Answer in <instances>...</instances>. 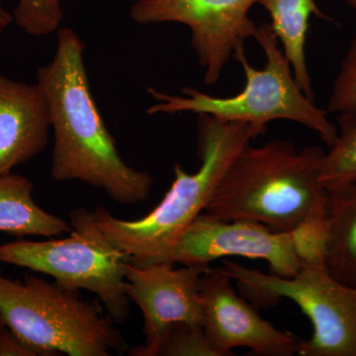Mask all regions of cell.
I'll return each instance as SVG.
<instances>
[{"instance_id":"cell-1","label":"cell","mask_w":356,"mask_h":356,"mask_svg":"<svg viewBox=\"0 0 356 356\" xmlns=\"http://www.w3.org/2000/svg\"><path fill=\"white\" fill-rule=\"evenodd\" d=\"M83 51L81 37L63 28L55 55L37 72L54 134L51 177L90 185L116 203L145 202L151 196L153 178L121 158L91 93Z\"/></svg>"},{"instance_id":"cell-2","label":"cell","mask_w":356,"mask_h":356,"mask_svg":"<svg viewBox=\"0 0 356 356\" xmlns=\"http://www.w3.org/2000/svg\"><path fill=\"white\" fill-rule=\"evenodd\" d=\"M324 154L320 147L298 151L284 140L248 145L202 214L222 221L250 220L278 232L325 224L329 192L318 179Z\"/></svg>"},{"instance_id":"cell-3","label":"cell","mask_w":356,"mask_h":356,"mask_svg":"<svg viewBox=\"0 0 356 356\" xmlns=\"http://www.w3.org/2000/svg\"><path fill=\"white\" fill-rule=\"evenodd\" d=\"M197 129L200 168L195 173H187L177 163L170 191L147 216L128 221L113 216L102 206L93 210L102 233L135 266L165 261L187 227L207 207L234 159L259 137L250 124L222 122L206 114L198 115Z\"/></svg>"},{"instance_id":"cell-4","label":"cell","mask_w":356,"mask_h":356,"mask_svg":"<svg viewBox=\"0 0 356 356\" xmlns=\"http://www.w3.org/2000/svg\"><path fill=\"white\" fill-rule=\"evenodd\" d=\"M254 39L266 54V67L255 69L248 63L245 48L236 51L233 58L242 65L245 76V86L238 95L218 97L193 88H182L181 95H170L149 88L147 92L154 102L147 113L210 115L222 122L250 124L259 136L266 132L270 122H296L317 133L327 147L332 146L337 126L330 120L327 110L318 108L300 88L270 24L257 25Z\"/></svg>"},{"instance_id":"cell-5","label":"cell","mask_w":356,"mask_h":356,"mask_svg":"<svg viewBox=\"0 0 356 356\" xmlns=\"http://www.w3.org/2000/svg\"><path fill=\"white\" fill-rule=\"evenodd\" d=\"M0 320L38 356H109L127 343L97 300L37 276L23 281L0 274Z\"/></svg>"},{"instance_id":"cell-6","label":"cell","mask_w":356,"mask_h":356,"mask_svg":"<svg viewBox=\"0 0 356 356\" xmlns=\"http://www.w3.org/2000/svg\"><path fill=\"white\" fill-rule=\"evenodd\" d=\"M69 238L0 245V262L46 274L70 290H88L102 302L115 324L130 315L126 293L127 255L115 248L96 224L93 211L70 213Z\"/></svg>"},{"instance_id":"cell-7","label":"cell","mask_w":356,"mask_h":356,"mask_svg":"<svg viewBox=\"0 0 356 356\" xmlns=\"http://www.w3.org/2000/svg\"><path fill=\"white\" fill-rule=\"evenodd\" d=\"M222 270L241 295L257 308L294 302L311 321L313 334L302 341L301 356H356V288L337 280L325 257L307 261L292 277H281L224 259Z\"/></svg>"},{"instance_id":"cell-8","label":"cell","mask_w":356,"mask_h":356,"mask_svg":"<svg viewBox=\"0 0 356 356\" xmlns=\"http://www.w3.org/2000/svg\"><path fill=\"white\" fill-rule=\"evenodd\" d=\"M325 222L278 232L250 220L222 221L200 214L187 227L163 264L209 266L229 257L264 259L270 273L292 277L309 259L325 257Z\"/></svg>"},{"instance_id":"cell-9","label":"cell","mask_w":356,"mask_h":356,"mask_svg":"<svg viewBox=\"0 0 356 356\" xmlns=\"http://www.w3.org/2000/svg\"><path fill=\"white\" fill-rule=\"evenodd\" d=\"M257 0H140L131 7L138 24L179 23L189 28L191 46L204 70V83L214 86L236 51L254 38L257 25L248 16Z\"/></svg>"},{"instance_id":"cell-10","label":"cell","mask_w":356,"mask_h":356,"mask_svg":"<svg viewBox=\"0 0 356 356\" xmlns=\"http://www.w3.org/2000/svg\"><path fill=\"white\" fill-rule=\"evenodd\" d=\"M200 298L204 332L217 356L231 355L236 348L262 356L298 355L302 339L261 318L257 307L236 292L233 280L222 267L204 271Z\"/></svg>"},{"instance_id":"cell-11","label":"cell","mask_w":356,"mask_h":356,"mask_svg":"<svg viewBox=\"0 0 356 356\" xmlns=\"http://www.w3.org/2000/svg\"><path fill=\"white\" fill-rule=\"evenodd\" d=\"M204 266L156 264L138 266L126 264V293L144 318L146 341L151 346L175 323L202 325L200 278Z\"/></svg>"},{"instance_id":"cell-12","label":"cell","mask_w":356,"mask_h":356,"mask_svg":"<svg viewBox=\"0 0 356 356\" xmlns=\"http://www.w3.org/2000/svg\"><path fill=\"white\" fill-rule=\"evenodd\" d=\"M51 130L50 110L38 84L0 74V177L41 154Z\"/></svg>"},{"instance_id":"cell-13","label":"cell","mask_w":356,"mask_h":356,"mask_svg":"<svg viewBox=\"0 0 356 356\" xmlns=\"http://www.w3.org/2000/svg\"><path fill=\"white\" fill-rule=\"evenodd\" d=\"M271 18V29L277 37L283 53L291 65L300 88L314 100L312 79L307 65L305 46L312 16L332 21L315 0H257Z\"/></svg>"},{"instance_id":"cell-14","label":"cell","mask_w":356,"mask_h":356,"mask_svg":"<svg viewBox=\"0 0 356 356\" xmlns=\"http://www.w3.org/2000/svg\"><path fill=\"white\" fill-rule=\"evenodd\" d=\"M33 189L34 185L23 175L11 172L0 177V232L17 236L72 233L69 222L40 207Z\"/></svg>"},{"instance_id":"cell-15","label":"cell","mask_w":356,"mask_h":356,"mask_svg":"<svg viewBox=\"0 0 356 356\" xmlns=\"http://www.w3.org/2000/svg\"><path fill=\"white\" fill-rule=\"evenodd\" d=\"M327 192L325 266L339 282L356 288V182Z\"/></svg>"},{"instance_id":"cell-16","label":"cell","mask_w":356,"mask_h":356,"mask_svg":"<svg viewBox=\"0 0 356 356\" xmlns=\"http://www.w3.org/2000/svg\"><path fill=\"white\" fill-rule=\"evenodd\" d=\"M337 136L321 163L320 184L327 191L356 182V109L339 114Z\"/></svg>"},{"instance_id":"cell-17","label":"cell","mask_w":356,"mask_h":356,"mask_svg":"<svg viewBox=\"0 0 356 356\" xmlns=\"http://www.w3.org/2000/svg\"><path fill=\"white\" fill-rule=\"evenodd\" d=\"M131 356H217L211 348L202 325L175 323L151 346L128 350Z\"/></svg>"},{"instance_id":"cell-18","label":"cell","mask_w":356,"mask_h":356,"mask_svg":"<svg viewBox=\"0 0 356 356\" xmlns=\"http://www.w3.org/2000/svg\"><path fill=\"white\" fill-rule=\"evenodd\" d=\"M356 109V34L344 55L327 102V112L341 114Z\"/></svg>"},{"instance_id":"cell-19","label":"cell","mask_w":356,"mask_h":356,"mask_svg":"<svg viewBox=\"0 0 356 356\" xmlns=\"http://www.w3.org/2000/svg\"><path fill=\"white\" fill-rule=\"evenodd\" d=\"M56 13L50 0H18L13 17L17 24L32 27L48 22Z\"/></svg>"},{"instance_id":"cell-20","label":"cell","mask_w":356,"mask_h":356,"mask_svg":"<svg viewBox=\"0 0 356 356\" xmlns=\"http://www.w3.org/2000/svg\"><path fill=\"white\" fill-rule=\"evenodd\" d=\"M0 356H38V353L10 331L1 321L0 323Z\"/></svg>"},{"instance_id":"cell-21","label":"cell","mask_w":356,"mask_h":356,"mask_svg":"<svg viewBox=\"0 0 356 356\" xmlns=\"http://www.w3.org/2000/svg\"><path fill=\"white\" fill-rule=\"evenodd\" d=\"M13 20V15L6 10L3 6V1L0 0V34L11 24Z\"/></svg>"},{"instance_id":"cell-22","label":"cell","mask_w":356,"mask_h":356,"mask_svg":"<svg viewBox=\"0 0 356 356\" xmlns=\"http://www.w3.org/2000/svg\"><path fill=\"white\" fill-rule=\"evenodd\" d=\"M348 6H350L353 10L356 11V0H344Z\"/></svg>"},{"instance_id":"cell-23","label":"cell","mask_w":356,"mask_h":356,"mask_svg":"<svg viewBox=\"0 0 356 356\" xmlns=\"http://www.w3.org/2000/svg\"><path fill=\"white\" fill-rule=\"evenodd\" d=\"M51 2H54V3L58 4V6H62V1L63 0H51ZM136 1H140V0H135Z\"/></svg>"},{"instance_id":"cell-24","label":"cell","mask_w":356,"mask_h":356,"mask_svg":"<svg viewBox=\"0 0 356 356\" xmlns=\"http://www.w3.org/2000/svg\"><path fill=\"white\" fill-rule=\"evenodd\" d=\"M0 323H1V320H0Z\"/></svg>"}]
</instances>
